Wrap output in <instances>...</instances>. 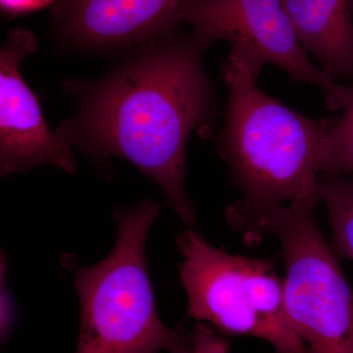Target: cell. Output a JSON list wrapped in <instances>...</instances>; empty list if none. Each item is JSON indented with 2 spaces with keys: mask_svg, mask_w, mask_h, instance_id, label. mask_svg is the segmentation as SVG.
<instances>
[{
  "mask_svg": "<svg viewBox=\"0 0 353 353\" xmlns=\"http://www.w3.org/2000/svg\"><path fill=\"white\" fill-rule=\"evenodd\" d=\"M179 21L214 43L228 41L263 66L276 65L294 82L322 88L329 110L343 108L347 88L311 63L282 0H188Z\"/></svg>",
  "mask_w": 353,
  "mask_h": 353,
  "instance_id": "obj_6",
  "label": "cell"
},
{
  "mask_svg": "<svg viewBox=\"0 0 353 353\" xmlns=\"http://www.w3.org/2000/svg\"><path fill=\"white\" fill-rule=\"evenodd\" d=\"M319 194H308L231 226L255 241L275 234L285 263L284 310L310 353H353V290L315 218Z\"/></svg>",
  "mask_w": 353,
  "mask_h": 353,
  "instance_id": "obj_4",
  "label": "cell"
},
{
  "mask_svg": "<svg viewBox=\"0 0 353 353\" xmlns=\"http://www.w3.org/2000/svg\"><path fill=\"white\" fill-rule=\"evenodd\" d=\"M213 44L180 27L128 51L101 78L64 81L76 110L54 132L97 166H108L110 157L129 160L189 225L196 216L185 185V148L194 131L210 138L218 116L204 67Z\"/></svg>",
  "mask_w": 353,
  "mask_h": 353,
  "instance_id": "obj_1",
  "label": "cell"
},
{
  "mask_svg": "<svg viewBox=\"0 0 353 353\" xmlns=\"http://www.w3.org/2000/svg\"><path fill=\"white\" fill-rule=\"evenodd\" d=\"M188 0H54L50 31L62 50L85 54L130 51L180 28Z\"/></svg>",
  "mask_w": 353,
  "mask_h": 353,
  "instance_id": "obj_8",
  "label": "cell"
},
{
  "mask_svg": "<svg viewBox=\"0 0 353 353\" xmlns=\"http://www.w3.org/2000/svg\"><path fill=\"white\" fill-rule=\"evenodd\" d=\"M262 69L232 48L221 70L228 103L217 146L241 194L228 221L319 194L318 152L334 119L309 118L265 94L256 85Z\"/></svg>",
  "mask_w": 353,
  "mask_h": 353,
  "instance_id": "obj_2",
  "label": "cell"
},
{
  "mask_svg": "<svg viewBox=\"0 0 353 353\" xmlns=\"http://www.w3.org/2000/svg\"><path fill=\"white\" fill-rule=\"evenodd\" d=\"M54 2V0H0L2 14L9 18L39 10Z\"/></svg>",
  "mask_w": 353,
  "mask_h": 353,
  "instance_id": "obj_14",
  "label": "cell"
},
{
  "mask_svg": "<svg viewBox=\"0 0 353 353\" xmlns=\"http://www.w3.org/2000/svg\"><path fill=\"white\" fill-rule=\"evenodd\" d=\"M38 39L29 30L8 32L0 50V172L1 176L50 165L75 173L71 146L48 129L38 99L23 80L20 67L38 50Z\"/></svg>",
  "mask_w": 353,
  "mask_h": 353,
  "instance_id": "obj_7",
  "label": "cell"
},
{
  "mask_svg": "<svg viewBox=\"0 0 353 353\" xmlns=\"http://www.w3.org/2000/svg\"><path fill=\"white\" fill-rule=\"evenodd\" d=\"M318 188L328 210L334 252L341 259L353 260V180L324 175Z\"/></svg>",
  "mask_w": 353,
  "mask_h": 353,
  "instance_id": "obj_10",
  "label": "cell"
},
{
  "mask_svg": "<svg viewBox=\"0 0 353 353\" xmlns=\"http://www.w3.org/2000/svg\"><path fill=\"white\" fill-rule=\"evenodd\" d=\"M192 334V353H229V341L204 324H197Z\"/></svg>",
  "mask_w": 353,
  "mask_h": 353,
  "instance_id": "obj_12",
  "label": "cell"
},
{
  "mask_svg": "<svg viewBox=\"0 0 353 353\" xmlns=\"http://www.w3.org/2000/svg\"><path fill=\"white\" fill-rule=\"evenodd\" d=\"M160 205L145 199L116 209L112 252L92 267L66 255L81 303L77 353H192V334L167 328L158 314L148 273L145 243Z\"/></svg>",
  "mask_w": 353,
  "mask_h": 353,
  "instance_id": "obj_3",
  "label": "cell"
},
{
  "mask_svg": "<svg viewBox=\"0 0 353 353\" xmlns=\"http://www.w3.org/2000/svg\"><path fill=\"white\" fill-rule=\"evenodd\" d=\"M7 264L6 259L1 256V303H0V334L1 341H6L12 332L15 323V309L13 299L9 294L6 285Z\"/></svg>",
  "mask_w": 353,
  "mask_h": 353,
  "instance_id": "obj_13",
  "label": "cell"
},
{
  "mask_svg": "<svg viewBox=\"0 0 353 353\" xmlns=\"http://www.w3.org/2000/svg\"><path fill=\"white\" fill-rule=\"evenodd\" d=\"M343 108V115L334 118L320 145L318 171L324 175L353 174V83Z\"/></svg>",
  "mask_w": 353,
  "mask_h": 353,
  "instance_id": "obj_11",
  "label": "cell"
},
{
  "mask_svg": "<svg viewBox=\"0 0 353 353\" xmlns=\"http://www.w3.org/2000/svg\"><path fill=\"white\" fill-rule=\"evenodd\" d=\"M176 243L190 317L224 334L262 339L275 353H310L285 319L284 285L273 262L230 254L194 230Z\"/></svg>",
  "mask_w": 353,
  "mask_h": 353,
  "instance_id": "obj_5",
  "label": "cell"
},
{
  "mask_svg": "<svg viewBox=\"0 0 353 353\" xmlns=\"http://www.w3.org/2000/svg\"><path fill=\"white\" fill-rule=\"evenodd\" d=\"M296 38L336 82L353 76V0H282Z\"/></svg>",
  "mask_w": 353,
  "mask_h": 353,
  "instance_id": "obj_9",
  "label": "cell"
}]
</instances>
